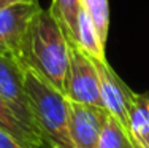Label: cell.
<instances>
[{"mask_svg":"<svg viewBox=\"0 0 149 148\" xmlns=\"http://www.w3.org/2000/svg\"><path fill=\"white\" fill-rule=\"evenodd\" d=\"M68 59V38L49 10L40 8L30 22L19 64L24 69H33L63 93Z\"/></svg>","mask_w":149,"mask_h":148,"instance_id":"6da1fadb","label":"cell"},{"mask_svg":"<svg viewBox=\"0 0 149 148\" xmlns=\"http://www.w3.org/2000/svg\"><path fill=\"white\" fill-rule=\"evenodd\" d=\"M24 88L49 148H74L68 132V99L33 69H24Z\"/></svg>","mask_w":149,"mask_h":148,"instance_id":"7a4b0ae2","label":"cell"},{"mask_svg":"<svg viewBox=\"0 0 149 148\" xmlns=\"http://www.w3.org/2000/svg\"><path fill=\"white\" fill-rule=\"evenodd\" d=\"M63 94L68 100L105 108L94 61L91 56H87L76 45L72 43H70V59Z\"/></svg>","mask_w":149,"mask_h":148,"instance_id":"3957f363","label":"cell"},{"mask_svg":"<svg viewBox=\"0 0 149 148\" xmlns=\"http://www.w3.org/2000/svg\"><path fill=\"white\" fill-rule=\"evenodd\" d=\"M94 65L97 69L98 83H100V94L103 100V107L116 121L120 123L124 129L130 134V107L135 97V93L122 81V78L114 72L108 61L105 59H94ZM132 137V135H130Z\"/></svg>","mask_w":149,"mask_h":148,"instance_id":"277c9868","label":"cell"},{"mask_svg":"<svg viewBox=\"0 0 149 148\" xmlns=\"http://www.w3.org/2000/svg\"><path fill=\"white\" fill-rule=\"evenodd\" d=\"M40 8V3L33 2L0 10V54L19 62L30 22Z\"/></svg>","mask_w":149,"mask_h":148,"instance_id":"5b68a950","label":"cell"},{"mask_svg":"<svg viewBox=\"0 0 149 148\" xmlns=\"http://www.w3.org/2000/svg\"><path fill=\"white\" fill-rule=\"evenodd\" d=\"M0 96L30 131L41 135L24 88V67L13 58L3 54H0Z\"/></svg>","mask_w":149,"mask_h":148,"instance_id":"8992f818","label":"cell"},{"mask_svg":"<svg viewBox=\"0 0 149 148\" xmlns=\"http://www.w3.org/2000/svg\"><path fill=\"white\" fill-rule=\"evenodd\" d=\"M105 108L68 100V132L74 148H98L105 118Z\"/></svg>","mask_w":149,"mask_h":148,"instance_id":"52a82bcc","label":"cell"},{"mask_svg":"<svg viewBox=\"0 0 149 148\" xmlns=\"http://www.w3.org/2000/svg\"><path fill=\"white\" fill-rule=\"evenodd\" d=\"M0 129L30 148H49L43 135L30 131L0 96Z\"/></svg>","mask_w":149,"mask_h":148,"instance_id":"ba28073f","label":"cell"},{"mask_svg":"<svg viewBox=\"0 0 149 148\" xmlns=\"http://www.w3.org/2000/svg\"><path fill=\"white\" fill-rule=\"evenodd\" d=\"M130 135L135 145L149 148V91L135 93L130 107Z\"/></svg>","mask_w":149,"mask_h":148,"instance_id":"9c48e42d","label":"cell"},{"mask_svg":"<svg viewBox=\"0 0 149 148\" xmlns=\"http://www.w3.org/2000/svg\"><path fill=\"white\" fill-rule=\"evenodd\" d=\"M72 45H76L81 51H84L94 59H105V43L100 40L94 22L83 10V6H81L76 34H74V40Z\"/></svg>","mask_w":149,"mask_h":148,"instance_id":"30bf717a","label":"cell"},{"mask_svg":"<svg viewBox=\"0 0 149 148\" xmlns=\"http://www.w3.org/2000/svg\"><path fill=\"white\" fill-rule=\"evenodd\" d=\"M49 13L54 16V19L62 27L68 41L73 43L81 13V0H52L51 6H49Z\"/></svg>","mask_w":149,"mask_h":148,"instance_id":"8fae6325","label":"cell"},{"mask_svg":"<svg viewBox=\"0 0 149 148\" xmlns=\"http://www.w3.org/2000/svg\"><path fill=\"white\" fill-rule=\"evenodd\" d=\"M135 143L130 134L116 121L111 115H106L102 134L98 139V148H133Z\"/></svg>","mask_w":149,"mask_h":148,"instance_id":"7c38bea8","label":"cell"},{"mask_svg":"<svg viewBox=\"0 0 149 148\" xmlns=\"http://www.w3.org/2000/svg\"><path fill=\"white\" fill-rule=\"evenodd\" d=\"M81 6L94 22L100 40L106 45L109 32V3L108 0H81Z\"/></svg>","mask_w":149,"mask_h":148,"instance_id":"4fadbf2b","label":"cell"},{"mask_svg":"<svg viewBox=\"0 0 149 148\" xmlns=\"http://www.w3.org/2000/svg\"><path fill=\"white\" fill-rule=\"evenodd\" d=\"M0 148H30L0 129Z\"/></svg>","mask_w":149,"mask_h":148,"instance_id":"5bb4252c","label":"cell"},{"mask_svg":"<svg viewBox=\"0 0 149 148\" xmlns=\"http://www.w3.org/2000/svg\"><path fill=\"white\" fill-rule=\"evenodd\" d=\"M33 2H38V0H0V10L11 5H17V3H33Z\"/></svg>","mask_w":149,"mask_h":148,"instance_id":"9a60e30c","label":"cell"},{"mask_svg":"<svg viewBox=\"0 0 149 148\" xmlns=\"http://www.w3.org/2000/svg\"><path fill=\"white\" fill-rule=\"evenodd\" d=\"M133 148H141V147H138V145H135V147H133Z\"/></svg>","mask_w":149,"mask_h":148,"instance_id":"2e32d148","label":"cell"},{"mask_svg":"<svg viewBox=\"0 0 149 148\" xmlns=\"http://www.w3.org/2000/svg\"><path fill=\"white\" fill-rule=\"evenodd\" d=\"M51 148H59V147H51Z\"/></svg>","mask_w":149,"mask_h":148,"instance_id":"e0dca14e","label":"cell"}]
</instances>
